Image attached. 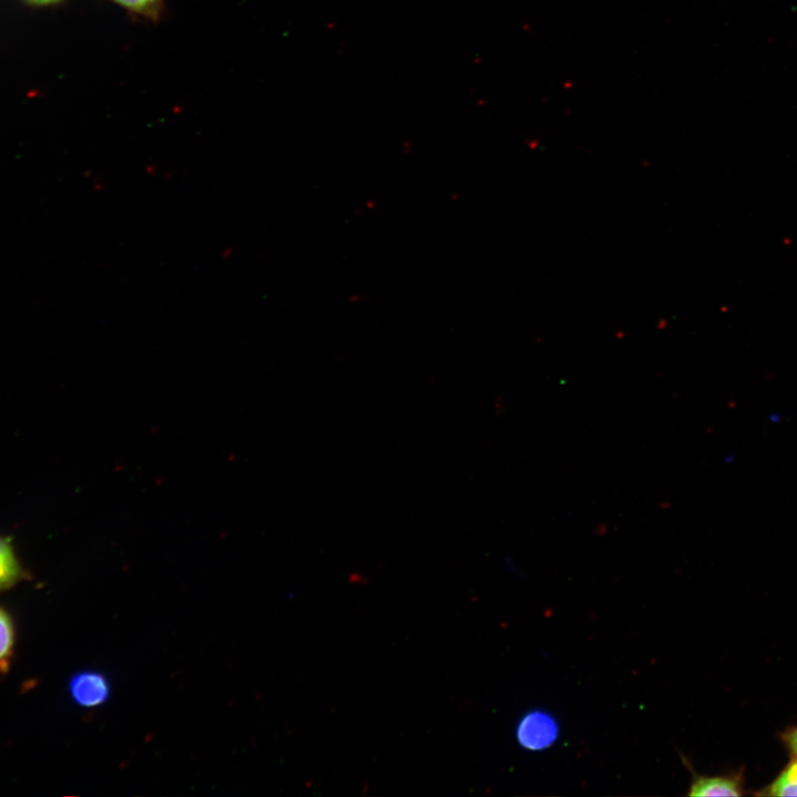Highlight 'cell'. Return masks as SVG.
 <instances>
[{
	"instance_id": "cell-5",
	"label": "cell",
	"mask_w": 797,
	"mask_h": 797,
	"mask_svg": "<svg viewBox=\"0 0 797 797\" xmlns=\"http://www.w3.org/2000/svg\"><path fill=\"white\" fill-rule=\"evenodd\" d=\"M764 796H797V757L783 769L770 785L758 793Z\"/></svg>"
},
{
	"instance_id": "cell-3",
	"label": "cell",
	"mask_w": 797,
	"mask_h": 797,
	"mask_svg": "<svg viewBox=\"0 0 797 797\" xmlns=\"http://www.w3.org/2000/svg\"><path fill=\"white\" fill-rule=\"evenodd\" d=\"M72 700L80 706L91 708L104 703L110 694L106 677L93 671L74 674L69 683Z\"/></svg>"
},
{
	"instance_id": "cell-4",
	"label": "cell",
	"mask_w": 797,
	"mask_h": 797,
	"mask_svg": "<svg viewBox=\"0 0 797 797\" xmlns=\"http://www.w3.org/2000/svg\"><path fill=\"white\" fill-rule=\"evenodd\" d=\"M24 577L11 540L0 536V591L14 586Z\"/></svg>"
},
{
	"instance_id": "cell-9",
	"label": "cell",
	"mask_w": 797,
	"mask_h": 797,
	"mask_svg": "<svg viewBox=\"0 0 797 797\" xmlns=\"http://www.w3.org/2000/svg\"><path fill=\"white\" fill-rule=\"evenodd\" d=\"M25 1H28L32 4L46 6V4H52V3L59 2L61 0H25Z\"/></svg>"
},
{
	"instance_id": "cell-1",
	"label": "cell",
	"mask_w": 797,
	"mask_h": 797,
	"mask_svg": "<svg viewBox=\"0 0 797 797\" xmlns=\"http://www.w3.org/2000/svg\"><path fill=\"white\" fill-rule=\"evenodd\" d=\"M515 732L517 742L522 748L540 752L548 749L558 741L560 726L551 713L535 708L520 717Z\"/></svg>"
},
{
	"instance_id": "cell-2",
	"label": "cell",
	"mask_w": 797,
	"mask_h": 797,
	"mask_svg": "<svg viewBox=\"0 0 797 797\" xmlns=\"http://www.w3.org/2000/svg\"><path fill=\"white\" fill-rule=\"evenodd\" d=\"M681 759L692 774L687 796H742L744 794L741 774L700 775L686 757L682 755Z\"/></svg>"
},
{
	"instance_id": "cell-7",
	"label": "cell",
	"mask_w": 797,
	"mask_h": 797,
	"mask_svg": "<svg viewBox=\"0 0 797 797\" xmlns=\"http://www.w3.org/2000/svg\"><path fill=\"white\" fill-rule=\"evenodd\" d=\"M14 642V630L11 618L0 608V671L8 669Z\"/></svg>"
},
{
	"instance_id": "cell-8",
	"label": "cell",
	"mask_w": 797,
	"mask_h": 797,
	"mask_svg": "<svg viewBox=\"0 0 797 797\" xmlns=\"http://www.w3.org/2000/svg\"><path fill=\"white\" fill-rule=\"evenodd\" d=\"M783 739L793 756L797 757V726L787 729L783 735Z\"/></svg>"
},
{
	"instance_id": "cell-6",
	"label": "cell",
	"mask_w": 797,
	"mask_h": 797,
	"mask_svg": "<svg viewBox=\"0 0 797 797\" xmlns=\"http://www.w3.org/2000/svg\"><path fill=\"white\" fill-rule=\"evenodd\" d=\"M127 12L149 21H158L165 11L164 0H110Z\"/></svg>"
}]
</instances>
